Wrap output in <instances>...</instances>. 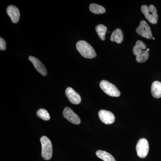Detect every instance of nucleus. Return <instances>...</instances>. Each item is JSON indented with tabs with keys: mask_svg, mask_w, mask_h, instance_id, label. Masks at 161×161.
<instances>
[{
	"mask_svg": "<svg viewBox=\"0 0 161 161\" xmlns=\"http://www.w3.org/2000/svg\"><path fill=\"white\" fill-rule=\"evenodd\" d=\"M6 41L1 37L0 38V49L2 51L5 50L6 49Z\"/></svg>",
	"mask_w": 161,
	"mask_h": 161,
	"instance_id": "nucleus-20",
	"label": "nucleus"
},
{
	"mask_svg": "<svg viewBox=\"0 0 161 161\" xmlns=\"http://www.w3.org/2000/svg\"><path fill=\"white\" fill-rule=\"evenodd\" d=\"M36 115L38 117L43 120L47 121L50 119L49 113L44 109H40L37 112Z\"/></svg>",
	"mask_w": 161,
	"mask_h": 161,
	"instance_id": "nucleus-18",
	"label": "nucleus"
},
{
	"mask_svg": "<svg viewBox=\"0 0 161 161\" xmlns=\"http://www.w3.org/2000/svg\"><path fill=\"white\" fill-rule=\"evenodd\" d=\"M136 151L140 158H144L147 156L149 151V145L146 139L142 138L138 141L136 144Z\"/></svg>",
	"mask_w": 161,
	"mask_h": 161,
	"instance_id": "nucleus-5",
	"label": "nucleus"
},
{
	"mask_svg": "<svg viewBox=\"0 0 161 161\" xmlns=\"http://www.w3.org/2000/svg\"><path fill=\"white\" fill-rule=\"evenodd\" d=\"M151 93L154 98H158L161 97V82L155 81L151 86Z\"/></svg>",
	"mask_w": 161,
	"mask_h": 161,
	"instance_id": "nucleus-12",
	"label": "nucleus"
},
{
	"mask_svg": "<svg viewBox=\"0 0 161 161\" xmlns=\"http://www.w3.org/2000/svg\"><path fill=\"white\" fill-rule=\"evenodd\" d=\"M124 36L121 30L118 28L112 32L110 40L112 42H115L117 43H122L123 40Z\"/></svg>",
	"mask_w": 161,
	"mask_h": 161,
	"instance_id": "nucleus-13",
	"label": "nucleus"
},
{
	"mask_svg": "<svg viewBox=\"0 0 161 161\" xmlns=\"http://www.w3.org/2000/svg\"><path fill=\"white\" fill-rule=\"evenodd\" d=\"M42 145V156L43 158L48 160L53 155V146L51 142L46 136H43L40 138Z\"/></svg>",
	"mask_w": 161,
	"mask_h": 161,
	"instance_id": "nucleus-3",
	"label": "nucleus"
},
{
	"mask_svg": "<svg viewBox=\"0 0 161 161\" xmlns=\"http://www.w3.org/2000/svg\"><path fill=\"white\" fill-rule=\"evenodd\" d=\"M76 48L84 58L92 59L96 57L95 50L86 41L84 40L78 41L76 44Z\"/></svg>",
	"mask_w": 161,
	"mask_h": 161,
	"instance_id": "nucleus-1",
	"label": "nucleus"
},
{
	"mask_svg": "<svg viewBox=\"0 0 161 161\" xmlns=\"http://www.w3.org/2000/svg\"><path fill=\"white\" fill-rule=\"evenodd\" d=\"M141 11L150 23L153 24L157 23L158 15L157 13V9L153 5H150L149 7L143 5L141 7Z\"/></svg>",
	"mask_w": 161,
	"mask_h": 161,
	"instance_id": "nucleus-2",
	"label": "nucleus"
},
{
	"mask_svg": "<svg viewBox=\"0 0 161 161\" xmlns=\"http://www.w3.org/2000/svg\"><path fill=\"white\" fill-rule=\"evenodd\" d=\"M28 59L30 61H31V62L33 64L36 70L39 73H40L43 76H46L47 74V71L46 67L38 58L32 57V56H30Z\"/></svg>",
	"mask_w": 161,
	"mask_h": 161,
	"instance_id": "nucleus-10",
	"label": "nucleus"
},
{
	"mask_svg": "<svg viewBox=\"0 0 161 161\" xmlns=\"http://www.w3.org/2000/svg\"><path fill=\"white\" fill-rule=\"evenodd\" d=\"M136 31L138 34L143 37L150 39L152 38V32L148 23L145 21L142 20L139 26L136 28Z\"/></svg>",
	"mask_w": 161,
	"mask_h": 161,
	"instance_id": "nucleus-6",
	"label": "nucleus"
},
{
	"mask_svg": "<svg viewBox=\"0 0 161 161\" xmlns=\"http://www.w3.org/2000/svg\"><path fill=\"white\" fill-rule=\"evenodd\" d=\"M153 40H154V38H153Z\"/></svg>",
	"mask_w": 161,
	"mask_h": 161,
	"instance_id": "nucleus-22",
	"label": "nucleus"
},
{
	"mask_svg": "<svg viewBox=\"0 0 161 161\" xmlns=\"http://www.w3.org/2000/svg\"><path fill=\"white\" fill-rule=\"evenodd\" d=\"M146 49V45L142 41L138 40L136 41V45L133 48V53L135 56H137L141 54L143 50Z\"/></svg>",
	"mask_w": 161,
	"mask_h": 161,
	"instance_id": "nucleus-15",
	"label": "nucleus"
},
{
	"mask_svg": "<svg viewBox=\"0 0 161 161\" xmlns=\"http://www.w3.org/2000/svg\"><path fill=\"white\" fill-rule=\"evenodd\" d=\"M7 14L9 16L12 20V22L14 23H17L19 20L20 16V12L16 6L10 5L6 9Z\"/></svg>",
	"mask_w": 161,
	"mask_h": 161,
	"instance_id": "nucleus-11",
	"label": "nucleus"
},
{
	"mask_svg": "<svg viewBox=\"0 0 161 161\" xmlns=\"http://www.w3.org/2000/svg\"><path fill=\"white\" fill-rule=\"evenodd\" d=\"M149 57V54L147 51H143L141 54L136 57V60L138 63H142L147 61Z\"/></svg>",
	"mask_w": 161,
	"mask_h": 161,
	"instance_id": "nucleus-19",
	"label": "nucleus"
},
{
	"mask_svg": "<svg viewBox=\"0 0 161 161\" xmlns=\"http://www.w3.org/2000/svg\"><path fill=\"white\" fill-rule=\"evenodd\" d=\"M99 86L101 89L107 95L112 97H119L120 92L114 85L106 80H103Z\"/></svg>",
	"mask_w": 161,
	"mask_h": 161,
	"instance_id": "nucleus-4",
	"label": "nucleus"
},
{
	"mask_svg": "<svg viewBox=\"0 0 161 161\" xmlns=\"http://www.w3.org/2000/svg\"><path fill=\"white\" fill-rule=\"evenodd\" d=\"M97 156L104 161H116L112 154L103 150H98L96 152Z\"/></svg>",
	"mask_w": 161,
	"mask_h": 161,
	"instance_id": "nucleus-14",
	"label": "nucleus"
},
{
	"mask_svg": "<svg viewBox=\"0 0 161 161\" xmlns=\"http://www.w3.org/2000/svg\"><path fill=\"white\" fill-rule=\"evenodd\" d=\"M147 52L149 51H150V49H148H148H147Z\"/></svg>",
	"mask_w": 161,
	"mask_h": 161,
	"instance_id": "nucleus-21",
	"label": "nucleus"
},
{
	"mask_svg": "<svg viewBox=\"0 0 161 161\" xmlns=\"http://www.w3.org/2000/svg\"><path fill=\"white\" fill-rule=\"evenodd\" d=\"M98 115L101 121L106 125H111L115 121V116L110 111L106 110H101L98 112Z\"/></svg>",
	"mask_w": 161,
	"mask_h": 161,
	"instance_id": "nucleus-8",
	"label": "nucleus"
},
{
	"mask_svg": "<svg viewBox=\"0 0 161 161\" xmlns=\"http://www.w3.org/2000/svg\"><path fill=\"white\" fill-rule=\"evenodd\" d=\"M65 95L70 102L74 104H78L81 102L80 95L71 87H68L65 90Z\"/></svg>",
	"mask_w": 161,
	"mask_h": 161,
	"instance_id": "nucleus-9",
	"label": "nucleus"
},
{
	"mask_svg": "<svg viewBox=\"0 0 161 161\" xmlns=\"http://www.w3.org/2000/svg\"><path fill=\"white\" fill-rule=\"evenodd\" d=\"M95 30L98 36L102 40L105 39V35L107 31V27L102 24H99L95 27Z\"/></svg>",
	"mask_w": 161,
	"mask_h": 161,
	"instance_id": "nucleus-16",
	"label": "nucleus"
},
{
	"mask_svg": "<svg viewBox=\"0 0 161 161\" xmlns=\"http://www.w3.org/2000/svg\"><path fill=\"white\" fill-rule=\"evenodd\" d=\"M64 117L67 119L70 122L79 125L81 122L80 119L74 111L69 107H65L63 112Z\"/></svg>",
	"mask_w": 161,
	"mask_h": 161,
	"instance_id": "nucleus-7",
	"label": "nucleus"
},
{
	"mask_svg": "<svg viewBox=\"0 0 161 161\" xmlns=\"http://www.w3.org/2000/svg\"><path fill=\"white\" fill-rule=\"evenodd\" d=\"M89 8L91 11L95 14H102L106 12L105 9L103 7L98 4H91Z\"/></svg>",
	"mask_w": 161,
	"mask_h": 161,
	"instance_id": "nucleus-17",
	"label": "nucleus"
}]
</instances>
